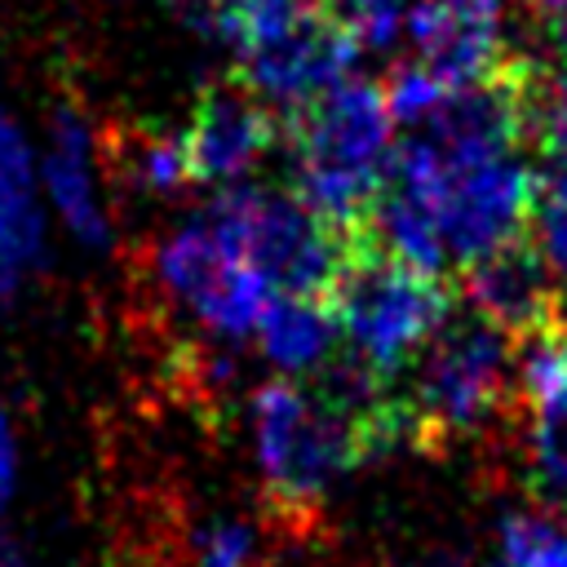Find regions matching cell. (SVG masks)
<instances>
[{
	"label": "cell",
	"mask_w": 567,
	"mask_h": 567,
	"mask_svg": "<svg viewBox=\"0 0 567 567\" xmlns=\"http://www.w3.org/2000/svg\"><path fill=\"white\" fill-rule=\"evenodd\" d=\"M390 102L381 84L337 80L279 111V133L297 164V195L332 226L368 221L390 177Z\"/></svg>",
	"instance_id": "obj_1"
},
{
	"label": "cell",
	"mask_w": 567,
	"mask_h": 567,
	"mask_svg": "<svg viewBox=\"0 0 567 567\" xmlns=\"http://www.w3.org/2000/svg\"><path fill=\"white\" fill-rule=\"evenodd\" d=\"M328 306L346 337V350L377 372L399 377L452 319V284L390 252L372 221L341 226V266L328 288Z\"/></svg>",
	"instance_id": "obj_2"
},
{
	"label": "cell",
	"mask_w": 567,
	"mask_h": 567,
	"mask_svg": "<svg viewBox=\"0 0 567 567\" xmlns=\"http://www.w3.org/2000/svg\"><path fill=\"white\" fill-rule=\"evenodd\" d=\"M390 173L425 199L452 261H470L527 235L536 217L540 173L514 151H452L408 133Z\"/></svg>",
	"instance_id": "obj_3"
},
{
	"label": "cell",
	"mask_w": 567,
	"mask_h": 567,
	"mask_svg": "<svg viewBox=\"0 0 567 567\" xmlns=\"http://www.w3.org/2000/svg\"><path fill=\"white\" fill-rule=\"evenodd\" d=\"M518 346L478 310L452 315L416 363L408 408L416 447H447L478 439L518 403Z\"/></svg>",
	"instance_id": "obj_4"
},
{
	"label": "cell",
	"mask_w": 567,
	"mask_h": 567,
	"mask_svg": "<svg viewBox=\"0 0 567 567\" xmlns=\"http://www.w3.org/2000/svg\"><path fill=\"white\" fill-rule=\"evenodd\" d=\"M252 434L266 505L279 518L315 514L328 483L363 465L350 416L328 394H310L292 381H266L252 394Z\"/></svg>",
	"instance_id": "obj_5"
},
{
	"label": "cell",
	"mask_w": 567,
	"mask_h": 567,
	"mask_svg": "<svg viewBox=\"0 0 567 567\" xmlns=\"http://www.w3.org/2000/svg\"><path fill=\"white\" fill-rule=\"evenodd\" d=\"M204 217L244 252L270 292L328 297L341 266V226L319 217L297 190L230 186Z\"/></svg>",
	"instance_id": "obj_6"
},
{
	"label": "cell",
	"mask_w": 567,
	"mask_h": 567,
	"mask_svg": "<svg viewBox=\"0 0 567 567\" xmlns=\"http://www.w3.org/2000/svg\"><path fill=\"white\" fill-rule=\"evenodd\" d=\"M155 275L217 337L257 332L261 310L270 301V284L244 261V252L208 217L182 226L168 244H159Z\"/></svg>",
	"instance_id": "obj_7"
},
{
	"label": "cell",
	"mask_w": 567,
	"mask_h": 567,
	"mask_svg": "<svg viewBox=\"0 0 567 567\" xmlns=\"http://www.w3.org/2000/svg\"><path fill=\"white\" fill-rule=\"evenodd\" d=\"M359 40L328 13V4H310L301 18L279 27L275 35L239 49L235 75L275 111H288L319 89L350 75V62L359 58Z\"/></svg>",
	"instance_id": "obj_8"
},
{
	"label": "cell",
	"mask_w": 567,
	"mask_h": 567,
	"mask_svg": "<svg viewBox=\"0 0 567 567\" xmlns=\"http://www.w3.org/2000/svg\"><path fill=\"white\" fill-rule=\"evenodd\" d=\"M275 137L279 111H270V102H261L239 75L208 80L182 128L190 182H235L275 146Z\"/></svg>",
	"instance_id": "obj_9"
},
{
	"label": "cell",
	"mask_w": 567,
	"mask_h": 567,
	"mask_svg": "<svg viewBox=\"0 0 567 567\" xmlns=\"http://www.w3.org/2000/svg\"><path fill=\"white\" fill-rule=\"evenodd\" d=\"M461 288L470 306L514 341L563 323V292L554 284V266L545 248L527 235L461 261Z\"/></svg>",
	"instance_id": "obj_10"
},
{
	"label": "cell",
	"mask_w": 567,
	"mask_h": 567,
	"mask_svg": "<svg viewBox=\"0 0 567 567\" xmlns=\"http://www.w3.org/2000/svg\"><path fill=\"white\" fill-rule=\"evenodd\" d=\"M412 62L461 89L505 66V0H416L408 13Z\"/></svg>",
	"instance_id": "obj_11"
},
{
	"label": "cell",
	"mask_w": 567,
	"mask_h": 567,
	"mask_svg": "<svg viewBox=\"0 0 567 567\" xmlns=\"http://www.w3.org/2000/svg\"><path fill=\"white\" fill-rule=\"evenodd\" d=\"M40 252V208L31 182V155L18 124L0 111V297L18 288Z\"/></svg>",
	"instance_id": "obj_12"
},
{
	"label": "cell",
	"mask_w": 567,
	"mask_h": 567,
	"mask_svg": "<svg viewBox=\"0 0 567 567\" xmlns=\"http://www.w3.org/2000/svg\"><path fill=\"white\" fill-rule=\"evenodd\" d=\"M261 350L275 368L301 377V372H323L332 359L341 328L328 306V297H306V292H270L261 323H257Z\"/></svg>",
	"instance_id": "obj_13"
},
{
	"label": "cell",
	"mask_w": 567,
	"mask_h": 567,
	"mask_svg": "<svg viewBox=\"0 0 567 567\" xmlns=\"http://www.w3.org/2000/svg\"><path fill=\"white\" fill-rule=\"evenodd\" d=\"M44 186L58 204V213L66 217V226L75 235H84L89 244H97L106 235V217L93 190V159H89V137L84 124L75 115H58L53 124V146L44 155Z\"/></svg>",
	"instance_id": "obj_14"
},
{
	"label": "cell",
	"mask_w": 567,
	"mask_h": 567,
	"mask_svg": "<svg viewBox=\"0 0 567 567\" xmlns=\"http://www.w3.org/2000/svg\"><path fill=\"white\" fill-rule=\"evenodd\" d=\"M111 173L128 177L142 190H159V195H173L182 186H195L190 182L182 133H155V128L111 133Z\"/></svg>",
	"instance_id": "obj_15"
},
{
	"label": "cell",
	"mask_w": 567,
	"mask_h": 567,
	"mask_svg": "<svg viewBox=\"0 0 567 567\" xmlns=\"http://www.w3.org/2000/svg\"><path fill=\"white\" fill-rule=\"evenodd\" d=\"M532 408V456L549 487L567 492V372L523 394Z\"/></svg>",
	"instance_id": "obj_16"
},
{
	"label": "cell",
	"mask_w": 567,
	"mask_h": 567,
	"mask_svg": "<svg viewBox=\"0 0 567 567\" xmlns=\"http://www.w3.org/2000/svg\"><path fill=\"white\" fill-rule=\"evenodd\" d=\"M501 554L505 567H567V527L549 514H505Z\"/></svg>",
	"instance_id": "obj_17"
},
{
	"label": "cell",
	"mask_w": 567,
	"mask_h": 567,
	"mask_svg": "<svg viewBox=\"0 0 567 567\" xmlns=\"http://www.w3.org/2000/svg\"><path fill=\"white\" fill-rule=\"evenodd\" d=\"M323 4L359 40V49H385L399 35L408 9V0H323Z\"/></svg>",
	"instance_id": "obj_18"
},
{
	"label": "cell",
	"mask_w": 567,
	"mask_h": 567,
	"mask_svg": "<svg viewBox=\"0 0 567 567\" xmlns=\"http://www.w3.org/2000/svg\"><path fill=\"white\" fill-rule=\"evenodd\" d=\"M385 89V102H390V115H394V124H403V128H412V124H421L452 89L447 84H439L425 66H416V62H403V66H394L390 71V80L381 84Z\"/></svg>",
	"instance_id": "obj_19"
},
{
	"label": "cell",
	"mask_w": 567,
	"mask_h": 567,
	"mask_svg": "<svg viewBox=\"0 0 567 567\" xmlns=\"http://www.w3.org/2000/svg\"><path fill=\"white\" fill-rule=\"evenodd\" d=\"M257 536L239 518H213L195 532V567H257Z\"/></svg>",
	"instance_id": "obj_20"
},
{
	"label": "cell",
	"mask_w": 567,
	"mask_h": 567,
	"mask_svg": "<svg viewBox=\"0 0 567 567\" xmlns=\"http://www.w3.org/2000/svg\"><path fill=\"white\" fill-rule=\"evenodd\" d=\"M532 226L540 230V248H545L549 266L567 275V168H549V173H540L536 217H532Z\"/></svg>",
	"instance_id": "obj_21"
},
{
	"label": "cell",
	"mask_w": 567,
	"mask_h": 567,
	"mask_svg": "<svg viewBox=\"0 0 567 567\" xmlns=\"http://www.w3.org/2000/svg\"><path fill=\"white\" fill-rule=\"evenodd\" d=\"M13 474H18V456H13V434H9V421L0 412V509L9 505L13 496Z\"/></svg>",
	"instance_id": "obj_22"
},
{
	"label": "cell",
	"mask_w": 567,
	"mask_h": 567,
	"mask_svg": "<svg viewBox=\"0 0 567 567\" xmlns=\"http://www.w3.org/2000/svg\"><path fill=\"white\" fill-rule=\"evenodd\" d=\"M536 18H545L554 31H567V0H523Z\"/></svg>",
	"instance_id": "obj_23"
},
{
	"label": "cell",
	"mask_w": 567,
	"mask_h": 567,
	"mask_svg": "<svg viewBox=\"0 0 567 567\" xmlns=\"http://www.w3.org/2000/svg\"><path fill=\"white\" fill-rule=\"evenodd\" d=\"M0 567H22V563H18V558H13L9 549H0Z\"/></svg>",
	"instance_id": "obj_24"
}]
</instances>
